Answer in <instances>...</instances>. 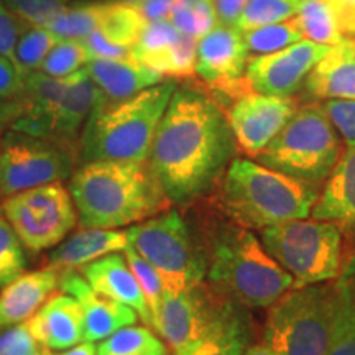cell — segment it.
<instances>
[{
    "instance_id": "1",
    "label": "cell",
    "mask_w": 355,
    "mask_h": 355,
    "mask_svg": "<svg viewBox=\"0 0 355 355\" xmlns=\"http://www.w3.org/2000/svg\"><path fill=\"white\" fill-rule=\"evenodd\" d=\"M235 145L227 115L211 97L176 87L155 133L148 166L165 196L186 204L212 188Z\"/></svg>"
},
{
    "instance_id": "2",
    "label": "cell",
    "mask_w": 355,
    "mask_h": 355,
    "mask_svg": "<svg viewBox=\"0 0 355 355\" xmlns=\"http://www.w3.org/2000/svg\"><path fill=\"white\" fill-rule=\"evenodd\" d=\"M68 191L84 229L139 224L170 202L148 162L84 163L71 178Z\"/></svg>"
},
{
    "instance_id": "3",
    "label": "cell",
    "mask_w": 355,
    "mask_h": 355,
    "mask_svg": "<svg viewBox=\"0 0 355 355\" xmlns=\"http://www.w3.org/2000/svg\"><path fill=\"white\" fill-rule=\"evenodd\" d=\"M176 87L175 81H163L125 101L101 99L84 125L83 162H148L158 123Z\"/></svg>"
},
{
    "instance_id": "4",
    "label": "cell",
    "mask_w": 355,
    "mask_h": 355,
    "mask_svg": "<svg viewBox=\"0 0 355 355\" xmlns=\"http://www.w3.org/2000/svg\"><path fill=\"white\" fill-rule=\"evenodd\" d=\"M318 193L311 186L245 158H235L225 171L222 201L242 227L266 229L306 219Z\"/></svg>"
},
{
    "instance_id": "5",
    "label": "cell",
    "mask_w": 355,
    "mask_h": 355,
    "mask_svg": "<svg viewBox=\"0 0 355 355\" xmlns=\"http://www.w3.org/2000/svg\"><path fill=\"white\" fill-rule=\"evenodd\" d=\"M209 278L250 308H270L295 288V278L248 229H230L216 242Z\"/></svg>"
},
{
    "instance_id": "6",
    "label": "cell",
    "mask_w": 355,
    "mask_h": 355,
    "mask_svg": "<svg viewBox=\"0 0 355 355\" xmlns=\"http://www.w3.org/2000/svg\"><path fill=\"white\" fill-rule=\"evenodd\" d=\"M340 155L339 133L321 104H309L298 107L255 162L316 188L331 175Z\"/></svg>"
},
{
    "instance_id": "7",
    "label": "cell",
    "mask_w": 355,
    "mask_h": 355,
    "mask_svg": "<svg viewBox=\"0 0 355 355\" xmlns=\"http://www.w3.org/2000/svg\"><path fill=\"white\" fill-rule=\"evenodd\" d=\"M336 293V283L286 291L266 314V347L277 355H327Z\"/></svg>"
},
{
    "instance_id": "8",
    "label": "cell",
    "mask_w": 355,
    "mask_h": 355,
    "mask_svg": "<svg viewBox=\"0 0 355 355\" xmlns=\"http://www.w3.org/2000/svg\"><path fill=\"white\" fill-rule=\"evenodd\" d=\"M261 243L295 278V288L329 282L343 268V232L332 222H283L261 230Z\"/></svg>"
},
{
    "instance_id": "9",
    "label": "cell",
    "mask_w": 355,
    "mask_h": 355,
    "mask_svg": "<svg viewBox=\"0 0 355 355\" xmlns=\"http://www.w3.org/2000/svg\"><path fill=\"white\" fill-rule=\"evenodd\" d=\"M125 232L128 245L157 270L165 290H193L201 285L206 263L176 211L139 222Z\"/></svg>"
},
{
    "instance_id": "10",
    "label": "cell",
    "mask_w": 355,
    "mask_h": 355,
    "mask_svg": "<svg viewBox=\"0 0 355 355\" xmlns=\"http://www.w3.org/2000/svg\"><path fill=\"white\" fill-rule=\"evenodd\" d=\"M2 212L20 242L33 252L58 245L78 220L73 198L61 183L12 194L2 202Z\"/></svg>"
},
{
    "instance_id": "11",
    "label": "cell",
    "mask_w": 355,
    "mask_h": 355,
    "mask_svg": "<svg viewBox=\"0 0 355 355\" xmlns=\"http://www.w3.org/2000/svg\"><path fill=\"white\" fill-rule=\"evenodd\" d=\"M73 171L68 148L13 130L0 141V193L6 196L61 183Z\"/></svg>"
},
{
    "instance_id": "12",
    "label": "cell",
    "mask_w": 355,
    "mask_h": 355,
    "mask_svg": "<svg viewBox=\"0 0 355 355\" xmlns=\"http://www.w3.org/2000/svg\"><path fill=\"white\" fill-rule=\"evenodd\" d=\"M329 48L301 40L279 51L250 56L245 68L247 87L259 94L293 97Z\"/></svg>"
},
{
    "instance_id": "13",
    "label": "cell",
    "mask_w": 355,
    "mask_h": 355,
    "mask_svg": "<svg viewBox=\"0 0 355 355\" xmlns=\"http://www.w3.org/2000/svg\"><path fill=\"white\" fill-rule=\"evenodd\" d=\"M248 58L241 30L217 24L198 40L196 74L214 91L241 97L252 92L245 83Z\"/></svg>"
},
{
    "instance_id": "14",
    "label": "cell",
    "mask_w": 355,
    "mask_h": 355,
    "mask_svg": "<svg viewBox=\"0 0 355 355\" xmlns=\"http://www.w3.org/2000/svg\"><path fill=\"white\" fill-rule=\"evenodd\" d=\"M298 110L293 97L247 92L234 102L227 112L235 144L243 153L257 157Z\"/></svg>"
},
{
    "instance_id": "15",
    "label": "cell",
    "mask_w": 355,
    "mask_h": 355,
    "mask_svg": "<svg viewBox=\"0 0 355 355\" xmlns=\"http://www.w3.org/2000/svg\"><path fill=\"white\" fill-rule=\"evenodd\" d=\"M199 288L201 285L193 290H165L152 318V327L170 345L173 355L201 339L220 309L212 306Z\"/></svg>"
},
{
    "instance_id": "16",
    "label": "cell",
    "mask_w": 355,
    "mask_h": 355,
    "mask_svg": "<svg viewBox=\"0 0 355 355\" xmlns=\"http://www.w3.org/2000/svg\"><path fill=\"white\" fill-rule=\"evenodd\" d=\"M61 291L78 300L83 309V343H97L127 326H133L139 314L130 306L101 295L74 270H64L60 277Z\"/></svg>"
},
{
    "instance_id": "17",
    "label": "cell",
    "mask_w": 355,
    "mask_h": 355,
    "mask_svg": "<svg viewBox=\"0 0 355 355\" xmlns=\"http://www.w3.org/2000/svg\"><path fill=\"white\" fill-rule=\"evenodd\" d=\"M146 20L133 6L105 2L99 25L83 40L91 60H128Z\"/></svg>"
},
{
    "instance_id": "18",
    "label": "cell",
    "mask_w": 355,
    "mask_h": 355,
    "mask_svg": "<svg viewBox=\"0 0 355 355\" xmlns=\"http://www.w3.org/2000/svg\"><path fill=\"white\" fill-rule=\"evenodd\" d=\"M309 216L332 222L340 232L355 239V146L340 155Z\"/></svg>"
},
{
    "instance_id": "19",
    "label": "cell",
    "mask_w": 355,
    "mask_h": 355,
    "mask_svg": "<svg viewBox=\"0 0 355 355\" xmlns=\"http://www.w3.org/2000/svg\"><path fill=\"white\" fill-rule=\"evenodd\" d=\"M35 340L48 350H66L83 343V309L71 295H55L25 321Z\"/></svg>"
},
{
    "instance_id": "20",
    "label": "cell",
    "mask_w": 355,
    "mask_h": 355,
    "mask_svg": "<svg viewBox=\"0 0 355 355\" xmlns=\"http://www.w3.org/2000/svg\"><path fill=\"white\" fill-rule=\"evenodd\" d=\"M81 273L92 286V290L110 300L130 306L132 309H135L141 321L152 326V314H150L144 291L128 266L125 257L119 255L117 252L101 257V259L84 265Z\"/></svg>"
},
{
    "instance_id": "21",
    "label": "cell",
    "mask_w": 355,
    "mask_h": 355,
    "mask_svg": "<svg viewBox=\"0 0 355 355\" xmlns=\"http://www.w3.org/2000/svg\"><path fill=\"white\" fill-rule=\"evenodd\" d=\"M60 285L55 268L21 273L0 293V331L28 321Z\"/></svg>"
},
{
    "instance_id": "22",
    "label": "cell",
    "mask_w": 355,
    "mask_h": 355,
    "mask_svg": "<svg viewBox=\"0 0 355 355\" xmlns=\"http://www.w3.org/2000/svg\"><path fill=\"white\" fill-rule=\"evenodd\" d=\"M86 69L96 86L99 87L102 101L121 102L165 81V76L157 71L140 64L133 58L128 60H102L94 58L86 64Z\"/></svg>"
},
{
    "instance_id": "23",
    "label": "cell",
    "mask_w": 355,
    "mask_h": 355,
    "mask_svg": "<svg viewBox=\"0 0 355 355\" xmlns=\"http://www.w3.org/2000/svg\"><path fill=\"white\" fill-rule=\"evenodd\" d=\"M314 99H355V40L329 48L304 81Z\"/></svg>"
},
{
    "instance_id": "24",
    "label": "cell",
    "mask_w": 355,
    "mask_h": 355,
    "mask_svg": "<svg viewBox=\"0 0 355 355\" xmlns=\"http://www.w3.org/2000/svg\"><path fill=\"white\" fill-rule=\"evenodd\" d=\"M101 99L99 87L89 76L87 69L83 68L74 73L68 91L56 110L51 127V141L63 146L73 144Z\"/></svg>"
},
{
    "instance_id": "25",
    "label": "cell",
    "mask_w": 355,
    "mask_h": 355,
    "mask_svg": "<svg viewBox=\"0 0 355 355\" xmlns=\"http://www.w3.org/2000/svg\"><path fill=\"white\" fill-rule=\"evenodd\" d=\"M128 245L125 230L114 229H83L81 232L71 235L51 252L50 261L55 270L83 268L101 257L115 252H123Z\"/></svg>"
},
{
    "instance_id": "26",
    "label": "cell",
    "mask_w": 355,
    "mask_h": 355,
    "mask_svg": "<svg viewBox=\"0 0 355 355\" xmlns=\"http://www.w3.org/2000/svg\"><path fill=\"white\" fill-rule=\"evenodd\" d=\"M247 344L245 324L234 309L220 306L201 339L178 355H245Z\"/></svg>"
},
{
    "instance_id": "27",
    "label": "cell",
    "mask_w": 355,
    "mask_h": 355,
    "mask_svg": "<svg viewBox=\"0 0 355 355\" xmlns=\"http://www.w3.org/2000/svg\"><path fill=\"white\" fill-rule=\"evenodd\" d=\"M295 20L303 38L308 42L326 46L344 42L331 0H301Z\"/></svg>"
},
{
    "instance_id": "28",
    "label": "cell",
    "mask_w": 355,
    "mask_h": 355,
    "mask_svg": "<svg viewBox=\"0 0 355 355\" xmlns=\"http://www.w3.org/2000/svg\"><path fill=\"white\" fill-rule=\"evenodd\" d=\"M336 306L327 355H355V285L336 283Z\"/></svg>"
},
{
    "instance_id": "29",
    "label": "cell",
    "mask_w": 355,
    "mask_h": 355,
    "mask_svg": "<svg viewBox=\"0 0 355 355\" xmlns=\"http://www.w3.org/2000/svg\"><path fill=\"white\" fill-rule=\"evenodd\" d=\"M180 35V30L168 19L146 21L145 28L140 33L139 42L133 46L132 58L139 61L140 64L162 74V66L165 63V58Z\"/></svg>"
},
{
    "instance_id": "30",
    "label": "cell",
    "mask_w": 355,
    "mask_h": 355,
    "mask_svg": "<svg viewBox=\"0 0 355 355\" xmlns=\"http://www.w3.org/2000/svg\"><path fill=\"white\" fill-rule=\"evenodd\" d=\"M96 355H168V350L148 327L127 326L101 340Z\"/></svg>"
},
{
    "instance_id": "31",
    "label": "cell",
    "mask_w": 355,
    "mask_h": 355,
    "mask_svg": "<svg viewBox=\"0 0 355 355\" xmlns=\"http://www.w3.org/2000/svg\"><path fill=\"white\" fill-rule=\"evenodd\" d=\"M58 40L60 38L44 26L26 25L24 33L20 35L12 60L25 79L28 74L42 69L44 60L50 55Z\"/></svg>"
},
{
    "instance_id": "32",
    "label": "cell",
    "mask_w": 355,
    "mask_h": 355,
    "mask_svg": "<svg viewBox=\"0 0 355 355\" xmlns=\"http://www.w3.org/2000/svg\"><path fill=\"white\" fill-rule=\"evenodd\" d=\"M168 20L194 40H201L217 25V15L212 0H176Z\"/></svg>"
},
{
    "instance_id": "33",
    "label": "cell",
    "mask_w": 355,
    "mask_h": 355,
    "mask_svg": "<svg viewBox=\"0 0 355 355\" xmlns=\"http://www.w3.org/2000/svg\"><path fill=\"white\" fill-rule=\"evenodd\" d=\"M242 33L247 50L252 56L279 51L304 40L298 25H296L295 17L290 20L279 21V24L257 26V28L247 30Z\"/></svg>"
},
{
    "instance_id": "34",
    "label": "cell",
    "mask_w": 355,
    "mask_h": 355,
    "mask_svg": "<svg viewBox=\"0 0 355 355\" xmlns=\"http://www.w3.org/2000/svg\"><path fill=\"white\" fill-rule=\"evenodd\" d=\"M104 6L105 3H87L79 7H66L46 28L51 30L58 38L84 40L99 25Z\"/></svg>"
},
{
    "instance_id": "35",
    "label": "cell",
    "mask_w": 355,
    "mask_h": 355,
    "mask_svg": "<svg viewBox=\"0 0 355 355\" xmlns=\"http://www.w3.org/2000/svg\"><path fill=\"white\" fill-rule=\"evenodd\" d=\"M301 0H248L237 25L241 32L290 20L298 13Z\"/></svg>"
},
{
    "instance_id": "36",
    "label": "cell",
    "mask_w": 355,
    "mask_h": 355,
    "mask_svg": "<svg viewBox=\"0 0 355 355\" xmlns=\"http://www.w3.org/2000/svg\"><path fill=\"white\" fill-rule=\"evenodd\" d=\"M89 61L91 55L83 40L60 38L40 71L51 78H68L79 69L86 68Z\"/></svg>"
},
{
    "instance_id": "37",
    "label": "cell",
    "mask_w": 355,
    "mask_h": 355,
    "mask_svg": "<svg viewBox=\"0 0 355 355\" xmlns=\"http://www.w3.org/2000/svg\"><path fill=\"white\" fill-rule=\"evenodd\" d=\"M24 243L8 220L0 216V288L17 279L25 270Z\"/></svg>"
},
{
    "instance_id": "38",
    "label": "cell",
    "mask_w": 355,
    "mask_h": 355,
    "mask_svg": "<svg viewBox=\"0 0 355 355\" xmlns=\"http://www.w3.org/2000/svg\"><path fill=\"white\" fill-rule=\"evenodd\" d=\"M123 257H125L128 266L135 275L137 282L144 291V296L146 300V304L150 308V314L157 313L159 301H162L163 291H165V285H163V279L159 277V273L153 268L152 265L146 261L144 257L137 254V250L132 245H127L123 248Z\"/></svg>"
},
{
    "instance_id": "39",
    "label": "cell",
    "mask_w": 355,
    "mask_h": 355,
    "mask_svg": "<svg viewBox=\"0 0 355 355\" xmlns=\"http://www.w3.org/2000/svg\"><path fill=\"white\" fill-rule=\"evenodd\" d=\"M10 10L26 25L44 26L64 10V0H2Z\"/></svg>"
},
{
    "instance_id": "40",
    "label": "cell",
    "mask_w": 355,
    "mask_h": 355,
    "mask_svg": "<svg viewBox=\"0 0 355 355\" xmlns=\"http://www.w3.org/2000/svg\"><path fill=\"white\" fill-rule=\"evenodd\" d=\"M321 107L345 146H355V99H326Z\"/></svg>"
},
{
    "instance_id": "41",
    "label": "cell",
    "mask_w": 355,
    "mask_h": 355,
    "mask_svg": "<svg viewBox=\"0 0 355 355\" xmlns=\"http://www.w3.org/2000/svg\"><path fill=\"white\" fill-rule=\"evenodd\" d=\"M42 349L26 322L7 327L0 334V355H32Z\"/></svg>"
},
{
    "instance_id": "42",
    "label": "cell",
    "mask_w": 355,
    "mask_h": 355,
    "mask_svg": "<svg viewBox=\"0 0 355 355\" xmlns=\"http://www.w3.org/2000/svg\"><path fill=\"white\" fill-rule=\"evenodd\" d=\"M26 28L19 17L8 8L6 3L0 0V55L13 60L17 43H19L20 35Z\"/></svg>"
},
{
    "instance_id": "43",
    "label": "cell",
    "mask_w": 355,
    "mask_h": 355,
    "mask_svg": "<svg viewBox=\"0 0 355 355\" xmlns=\"http://www.w3.org/2000/svg\"><path fill=\"white\" fill-rule=\"evenodd\" d=\"M25 76L10 58L0 55V101L15 99L24 94Z\"/></svg>"
},
{
    "instance_id": "44",
    "label": "cell",
    "mask_w": 355,
    "mask_h": 355,
    "mask_svg": "<svg viewBox=\"0 0 355 355\" xmlns=\"http://www.w3.org/2000/svg\"><path fill=\"white\" fill-rule=\"evenodd\" d=\"M344 40H355V0H331Z\"/></svg>"
},
{
    "instance_id": "45",
    "label": "cell",
    "mask_w": 355,
    "mask_h": 355,
    "mask_svg": "<svg viewBox=\"0 0 355 355\" xmlns=\"http://www.w3.org/2000/svg\"><path fill=\"white\" fill-rule=\"evenodd\" d=\"M212 2H214L217 24L235 26L248 0H212Z\"/></svg>"
},
{
    "instance_id": "46",
    "label": "cell",
    "mask_w": 355,
    "mask_h": 355,
    "mask_svg": "<svg viewBox=\"0 0 355 355\" xmlns=\"http://www.w3.org/2000/svg\"><path fill=\"white\" fill-rule=\"evenodd\" d=\"M176 0H140L137 6H133L140 12L146 21L165 20L170 17L171 8Z\"/></svg>"
},
{
    "instance_id": "47",
    "label": "cell",
    "mask_w": 355,
    "mask_h": 355,
    "mask_svg": "<svg viewBox=\"0 0 355 355\" xmlns=\"http://www.w3.org/2000/svg\"><path fill=\"white\" fill-rule=\"evenodd\" d=\"M96 350L97 347L94 345V343H83V344L79 343L78 345H74V347L61 350L60 354L51 352V350L48 349H43V354L44 355H96Z\"/></svg>"
},
{
    "instance_id": "48",
    "label": "cell",
    "mask_w": 355,
    "mask_h": 355,
    "mask_svg": "<svg viewBox=\"0 0 355 355\" xmlns=\"http://www.w3.org/2000/svg\"><path fill=\"white\" fill-rule=\"evenodd\" d=\"M245 355H277L272 349L266 347L265 344L261 345H254V347H248Z\"/></svg>"
}]
</instances>
